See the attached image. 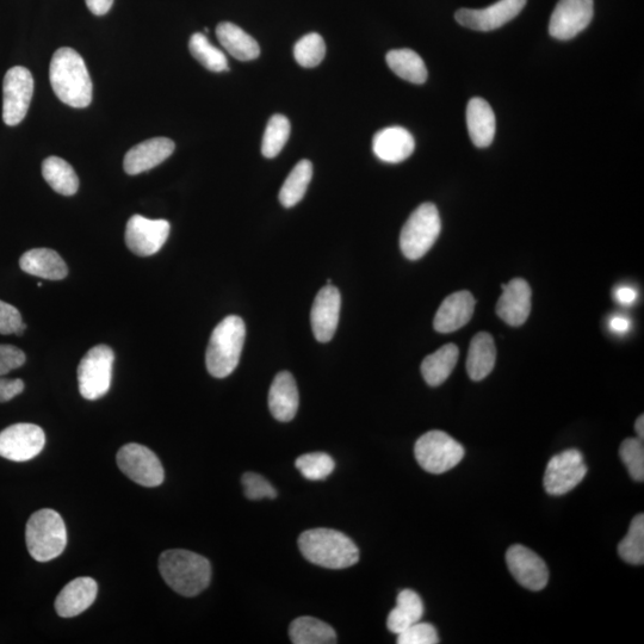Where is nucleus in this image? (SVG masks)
I'll list each match as a JSON object with an SVG mask.
<instances>
[{
    "label": "nucleus",
    "instance_id": "f257e3e1",
    "mask_svg": "<svg viewBox=\"0 0 644 644\" xmlns=\"http://www.w3.org/2000/svg\"><path fill=\"white\" fill-rule=\"evenodd\" d=\"M49 79L55 95L72 108L83 109L92 102V82L88 67L72 48L58 49L49 67Z\"/></svg>",
    "mask_w": 644,
    "mask_h": 644
},
{
    "label": "nucleus",
    "instance_id": "f03ea898",
    "mask_svg": "<svg viewBox=\"0 0 644 644\" xmlns=\"http://www.w3.org/2000/svg\"><path fill=\"white\" fill-rule=\"evenodd\" d=\"M159 571L166 584L184 597L197 596L212 579V566L206 557L182 549L164 551Z\"/></svg>",
    "mask_w": 644,
    "mask_h": 644
},
{
    "label": "nucleus",
    "instance_id": "7ed1b4c3",
    "mask_svg": "<svg viewBox=\"0 0 644 644\" xmlns=\"http://www.w3.org/2000/svg\"><path fill=\"white\" fill-rule=\"evenodd\" d=\"M299 548L307 561L327 569L349 568L359 560V549L354 541L337 530L305 531L299 538Z\"/></svg>",
    "mask_w": 644,
    "mask_h": 644
},
{
    "label": "nucleus",
    "instance_id": "20e7f679",
    "mask_svg": "<svg viewBox=\"0 0 644 644\" xmlns=\"http://www.w3.org/2000/svg\"><path fill=\"white\" fill-rule=\"evenodd\" d=\"M246 338L243 319L229 315L214 328L206 355L209 374L225 379L237 369Z\"/></svg>",
    "mask_w": 644,
    "mask_h": 644
},
{
    "label": "nucleus",
    "instance_id": "39448f33",
    "mask_svg": "<svg viewBox=\"0 0 644 644\" xmlns=\"http://www.w3.org/2000/svg\"><path fill=\"white\" fill-rule=\"evenodd\" d=\"M26 541L30 556L37 562H48L63 554L67 531L57 511L43 509L28 520Z\"/></svg>",
    "mask_w": 644,
    "mask_h": 644
},
{
    "label": "nucleus",
    "instance_id": "423d86ee",
    "mask_svg": "<svg viewBox=\"0 0 644 644\" xmlns=\"http://www.w3.org/2000/svg\"><path fill=\"white\" fill-rule=\"evenodd\" d=\"M441 231V216L435 204H421L402 228L400 234L402 253L410 260L423 258L435 245Z\"/></svg>",
    "mask_w": 644,
    "mask_h": 644
},
{
    "label": "nucleus",
    "instance_id": "0eeeda50",
    "mask_svg": "<svg viewBox=\"0 0 644 644\" xmlns=\"http://www.w3.org/2000/svg\"><path fill=\"white\" fill-rule=\"evenodd\" d=\"M464 448L443 431H430L421 436L414 447L419 466L431 474H444L463 460Z\"/></svg>",
    "mask_w": 644,
    "mask_h": 644
},
{
    "label": "nucleus",
    "instance_id": "6e6552de",
    "mask_svg": "<svg viewBox=\"0 0 644 644\" xmlns=\"http://www.w3.org/2000/svg\"><path fill=\"white\" fill-rule=\"evenodd\" d=\"M114 361V351L107 345H97L83 357L78 367V383L84 399L95 401L109 392Z\"/></svg>",
    "mask_w": 644,
    "mask_h": 644
},
{
    "label": "nucleus",
    "instance_id": "1a4fd4ad",
    "mask_svg": "<svg viewBox=\"0 0 644 644\" xmlns=\"http://www.w3.org/2000/svg\"><path fill=\"white\" fill-rule=\"evenodd\" d=\"M34 95V78L26 67L6 72L3 82V120L5 125H20L27 116Z\"/></svg>",
    "mask_w": 644,
    "mask_h": 644
},
{
    "label": "nucleus",
    "instance_id": "9d476101",
    "mask_svg": "<svg viewBox=\"0 0 644 644\" xmlns=\"http://www.w3.org/2000/svg\"><path fill=\"white\" fill-rule=\"evenodd\" d=\"M117 466L138 485L158 487L164 482L163 464L154 452L144 445L127 444L117 452Z\"/></svg>",
    "mask_w": 644,
    "mask_h": 644
},
{
    "label": "nucleus",
    "instance_id": "9b49d317",
    "mask_svg": "<svg viewBox=\"0 0 644 644\" xmlns=\"http://www.w3.org/2000/svg\"><path fill=\"white\" fill-rule=\"evenodd\" d=\"M586 474L584 456L577 449H569L549 461L544 474V488L548 494L559 497L573 491L584 480Z\"/></svg>",
    "mask_w": 644,
    "mask_h": 644
},
{
    "label": "nucleus",
    "instance_id": "f8f14e48",
    "mask_svg": "<svg viewBox=\"0 0 644 644\" xmlns=\"http://www.w3.org/2000/svg\"><path fill=\"white\" fill-rule=\"evenodd\" d=\"M46 444L40 426L21 423L0 432V457L14 462H27L41 454Z\"/></svg>",
    "mask_w": 644,
    "mask_h": 644
},
{
    "label": "nucleus",
    "instance_id": "ddd939ff",
    "mask_svg": "<svg viewBox=\"0 0 644 644\" xmlns=\"http://www.w3.org/2000/svg\"><path fill=\"white\" fill-rule=\"evenodd\" d=\"M170 222L133 215L126 227V244L136 256L156 255L169 239Z\"/></svg>",
    "mask_w": 644,
    "mask_h": 644
},
{
    "label": "nucleus",
    "instance_id": "4468645a",
    "mask_svg": "<svg viewBox=\"0 0 644 644\" xmlns=\"http://www.w3.org/2000/svg\"><path fill=\"white\" fill-rule=\"evenodd\" d=\"M593 14V0H560L551 15L549 33L556 40H571L588 27Z\"/></svg>",
    "mask_w": 644,
    "mask_h": 644
},
{
    "label": "nucleus",
    "instance_id": "2eb2a0df",
    "mask_svg": "<svg viewBox=\"0 0 644 644\" xmlns=\"http://www.w3.org/2000/svg\"><path fill=\"white\" fill-rule=\"evenodd\" d=\"M526 2L528 0H499L498 3L486 9L458 10L455 17L464 28L478 30V32H492L516 18L525 8Z\"/></svg>",
    "mask_w": 644,
    "mask_h": 644
},
{
    "label": "nucleus",
    "instance_id": "dca6fc26",
    "mask_svg": "<svg viewBox=\"0 0 644 644\" xmlns=\"http://www.w3.org/2000/svg\"><path fill=\"white\" fill-rule=\"evenodd\" d=\"M507 567L513 578L530 591H541L548 585L549 571L540 556L534 551L516 544L507 550Z\"/></svg>",
    "mask_w": 644,
    "mask_h": 644
},
{
    "label": "nucleus",
    "instance_id": "f3484780",
    "mask_svg": "<svg viewBox=\"0 0 644 644\" xmlns=\"http://www.w3.org/2000/svg\"><path fill=\"white\" fill-rule=\"evenodd\" d=\"M340 308H342V296L339 290L332 284H327L315 297L311 321L314 337L320 343H328L336 334Z\"/></svg>",
    "mask_w": 644,
    "mask_h": 644
},
{
    "label": "nucleus",
    "instance_id": "a211bd4d",
    "mask_svg": "<svg viewBox=\"0 0 644 644\" xmlns=\"http://www.w3.org/2000/svg\"><path fill=\"white\" fill-rule=\"evenodd\" d=\"M503 295L497 303V314L507 325L518 327L525 324L531 313L532 291L523 278H515L503 284Z\"/></svg>",
    "mask_w": 644,
    "mask_h": 644
},
{
    "label": "nucleus",
    "instance_id": "6ab92c4d",
    "mask_svg": "<svg viewBox=\"0 0 644 644\" xmlns=\"http://www.w3.org/2000/svg\"><path fill=\"white\" fill-rule=\"evenodd\" d=\"M175 142L167 138H153L141 142L126 154L123 167L130 176L150 171L164 163L175 152Z\"/></svg>",
    "mask_w": 644,
    "mask_h": 644
},
{
    "label": "nucleus",
    "instance_id": "aec40b11",
    "mask_svg": "<svg viewBox=\"0 0 644 644\" xmlns=\"http://www.w3.org/2000/svg\"><path fill=\"white\" fill-rule=\"evenodd\" d=\"M476 301L469 291H457L439 307L433 327L439 333H452L466 326L473 318Z\"/></svg>",
    "mask_w": 644,
    "mask_h": 644
},
{
    "label": "nucleus",
    "instance_id": "412c9836",
    "mask_svg": "<svg viewBox=\"0 0 644 644\" xmlns=\"http://www.w3.org/2000/svg\"><path fill=\"white\" fill-rule=\"evenodd\" d=\"M97 582L91 578H78L68 582L55 600V610L60 617L72 618L88 610L97 598Z\"/></svg>",
    "mask_w": 644,
    "mask_h": 644
},
{
    "label": "nucleus",
    "instance_id": "4be33fe9",
    "mask_svg": "<svg viewBox=\"0 0 644 644\" xmlns=\"http://www.w3.org/2000/svg\"><path fill=\"white\" fill-rule=\"evenodd\" d=\"M416 148V141L407 129L388 127L374 136L375 156L385 163L398 164L410 158Z\"/></svg>",
    "mask_w": 644,
    "mask_h": 644
},
{
    "label": "nucleus",
    "instance_id": "5701e85b",
    "mask_svg": "<svg viewBox=\"0 0 644 644\" xmlns=\"http://www.w3.org/2000/svg\"><path fill=\"white\" fill-rule=\"evenodd\" d=\"M299 404V389L294 376L288 371H282L275 377L269 392V408L272 417L287 423L295 418Z\"/></svg>",
    "mask_w": 644,
    "mask_h": 644
},
{
    "label": "nucleus",
    "instance_id": "b1692460",
    "mask_svg": "<svg viewBox=\"0 0 644 644\" xmlns=\"http://www.w3.org/2000/svg\"><path fill=\"white\" fill-rule=\"evenodd\" d=\"M20 266L27 274L49 281L64 280L68 274L64 259L51 249H34L24 253Z\"/></svg>",
    "mask_w": 644,
    "mask_h": 644
},
{
    "label": "nucleus",
    "instance_id": "393cba45",
    "mask_svg": "<svg viewBox=\"0 0 644 644\" xmlns=\"http://www.w3.org/2000/svg\"><path fill=\"white\" fill-rule=\"evenodd\" d=\"M467 126L470 139L479 148L492 144L495 135L494 111L485 99H470L467 107Z\"/></svg>",
    "mask_w": 644,
    "mask_h": 644
},
{
    "label": "nucleus",
    "instance_id": "a878e982",
    "mask_svg": "<svg viewBox=\"0 0 644 644\" xmlns=\"http://www.w3.org/2000/svg\"><path fill=\"white\" fill-rule=\"evenodd\" d=\"M497 361V348L494 339L487 332H480L469 346L467 371L473 381H482L492 373Z\"/></svg>",
    "mask_w": 644,
    "mask_h": 644
},
{
    "label": "nucleus",
    "instance_id": "bb28decb",
    "mask_svg": "<svg viewBox=\"0 0 644 644\" xmlns=\"http://www.w3.org/2000/svg\"><path fill=\"white\" fill-rule=\"evenodd\" d=\"M216 36H218L221 46L235 59L251 61L259 57L258 42L231 22L220 23L216 28Z\"/></svg>",
    "mask_w": 644,
    "mask_h": 644
},
{
    "label": "nucleus",
    "instance_id": "cd10ccee",
    "mask_svg": "<svg viewBox=\"0 0 644 644\" xmlns=\"http://www.w3.org/2000/svg\"><path fill=\"white\" fill-rule=\"evenodd\" d=\"M423 615L424 604L419 594L412 590H404L399 593L396 606L389 613L387 627L392 633L399 635L420 622Z\"/></svg>",
    "mask_w": 644,
    "mask_h": 644
},
{
    "label": "nucleus",
    "instance_id": "c85d7f7f",
    "mask_svg": "<svg viewBox=\"0 0 644 644\" xmlns=\"http://www.w3.org/2000/svg\"><path fill=\"white\" fill-rule=\"evenodd\" d=\"M460 357V350L455 344L444 345L443 348L427 356L421 364V374L427 385L441 386L449 379Z\"/></svg>",
    "mask_w": 644,
    "mask_h": 644
},
{
    "label": "nucleus",
    "instance_id": "c756f323",
    "mask_svg": "<svg viewBox=\"0 0 644 644\" xmlns=\"http://www.w3.org/2000/svg\"><path fill=\"white\" fill-rule=\"evenodd\" d=\"M289 636L295 644H332L337 642L336 631L325 622L313 617L296 618L290 624Z\"/></svg>",
    "mask_w": 644,
    "mask_h": 644
},
{
    "label": "nucleus",
    "instance_id": "7c9ffc66",
    "mask_svg": "<svg viewBox=\"0 0 644 644\" xmlns=\"http://www.w3.org/2000/svg\"><path fill=\"white\" fill-rule=\"evenodd\" d=\"M42 175L54 191L73 196L79 189V178L73 167L59 157H49L42 164Z\"/></svg>",
    "mask_w": 644,
    "mask_h": 644
},
{
    "label": "nucleus",
    "instance_id": "2f4dec72",
    "mask_svg": "<svg viewBox=\"0 0 644 644\" xmlns=\"http://www.w3.org/2000/svg\"><path fill=\"white\" fill-rule=\"evenodd\" d=\"M387 64L396 76L413 84H424L427 68L420 55L411 49H395L387 54Z\"/></svg>",
    "mask_w": 644,
    "mask_h": 644
},
{
    "label": "nucleus",
    "instance_id": "473e14b6",
    "mask_svg": "<svg viewBox=\"0 0 644 644\" xmlns=\"http://www.w3.org/2000/svg\"><path fill=\"white\" fill-rule=\"evenodd\" d=\"M313 177V165L309 160H301L291 170L287 181L280 191V202L283 207H295L306 195L309 183Z\"/></svg>",
    "mask_w": 644,
    "mask_h": 644
},
{
    "label": "nucleus",
    "instance_id": "72a5a7b5",
    "mask_svg": "<svg viewBox=\"0 0 644 644\" xmlns=\"http://www.w3.org/2000/svg\"><path fill=\"white\" fill-rule=\"evenodd\" d=\"M189 49L193 57L207 70L212 72L228 71V60L224 52L210 43L202 33L191 36Z\"/></svg>",
    "mask_w": 644,
    "mask_h": 644
},
{
    "label": "nucleus",
    "instance_id": "f704fd0d",
    "mask_svg": "<svg viewBox=\"0 0 644 644\" xmlns=\"http://www.w3.org/2000/svg\"><path fill=\"white\" fill-rule=\"evenodd\" d=\"M618 554L625 562L630 565H643L644 562V516L637 515L630 528L627 536L619 543Z\"/></svg>",
    "mask_w": 644,
    "mask_h": 644
},
{
    "label": "nucleus",
    "instance_id": "c9c22d12",
    "mask_svg": "<svg viewBox=\"0 0 644 644\" xmlns=\"http://www.w3.org/2000/svg\"><path fill=\"white\" fill-rule=\"evenodd\" d=\"M290 135V122L286 116L274 115L266 126L262 153L265 158H276L286 146Z\"/></svg>",
    "mask_w": 644,
    "mask_h": 644
},
{
    "label": "nucleus",
    "instance_id": "e433bc0d",
    "mask_svg": "<svg viewBox=\"0 0 644 644\" xmlns=\"http://www.w3.org/2000/svg\"><path fill=\"white\" fill-rule=\"evenodd\" d=\"M295 466L300 470L303 478L312 481L325 480L333 473L336 463L325 452H313L297 458Z\"/></svg>",
    "mask_w": 644,
    "mask_h": 644
},
{
    "label": "nucleus",
    "instance_id": "4c0bfd02",
    "mask_svg": "<svg viewBox=\"0 0 644 644\" xmlns=\"http://www.w3.org/2000/svg\"><path fill=\"white\" fill-rule=\"evenodd\" d=\"M326 54L324 39L317 34L311 33L303 36L296 42L294 57L302 67L312 68L320 65Z\"/></svg>",
    "mask_w": 644,
    "mask_h": 644
},
{
    "label": "nucleus",
    "instance_id": "58836bf2",
    "mask_svg": "<svg viewBox=\"0 0 644 644\" xmlns=\"http://www.w3.org/2000/svg\"><path fill=\"white\" fill-rule=\"evenodd\" d=\"M622 461L627 467L628 472L635 481L643 482L644 480V445L643 439L628 438L619 449Z\"/></svg>",
    "mask_w": 644,
    "mask_h": 644
},
{
    "label": "nucleus",
    "instance_id": "ea45409f",
    "mask_svg": "<svg viewBox=\"0 0 644 644\" xmlns=\"http://www.w3.org/2000/svg\"><path fill=\"white\" fill-rule=\"evenodd\" d=\"M438 642L437 630L429 623L418 622L398 635L399 644H436Z\"/></svg>",
    "mask_w": 644,
    "mask_h": 644
},
{
    "label": "nucleus",
    "instance_id": "a19ab883",
    "mask_svg": "<svg viewBox=\"0 0 644 644\" xmlns=\"http://www.w3.org/2000/svg\"><path fill=\"white\" fill-rule=\"evenodd\" d=\"M243 486L246 498L250 500L275 499L277 495L275 487L262 475L256 473L244 474Z\"/></svg>",
    "mask_w": 644,
    "mask_h": 644
},
{
    "label": "nucleus",
    "instance_id": "79ce46f5",
    "mask_svg": "<svg viewBox=\"0 0 644 644\" xmlns=\"http://www.w3.org/2000/svg\"><path fill=\"white\" fill-rule=\"evenodd\" d=\"M26 328L20 311L9 303L0 301V334L22 336Z\"/></svg>",
    "mask_w": 644,
    "mask_h": 644
},
{
    "label": "nucleus",
    "instance_id": "37998d69",
    "mask_svg": "<svg viewBox=\"0 0 644 644\" xmlns=\"http://www.w3.org/2000/svg\"><path fill=\"white\" fill-rule=\"evenodd\" d=\"M26 354L14 345H0V376L9 374L11 370L23 367Z\"/></svg>",
    "mask_w": 644,
    "mask_h": 644
},
{
    "label": "nucleus",
    "instance_id": "c03bdc74",
    "mask_svg": "<svg viewBox=\"0 0 644 644\" xmlns=\"http://www.w3.org/2000/svg\"><path fill=\"white\" fill-rule=\"evenodd\" d=\"M24 382L20 379H5L0 376V402H8L23 393Z\"/></svg>",
    "mask_w": 644,
    "mask_h": 644
},
{
    "label": "nucleus",
    "instance_id": "a18cd8bd",
    "mask_svg": "<svg viewBox=\"0 0 644 644\" xmlns=\"http://www.w3.org/2000/svg\"><path fill=\"white\" fill-rule=\"evenodd\" d=\"M89 10L96 16H104L113 8L114 0H85Z\"/></svg>",
    "mask_w": 644,
    "mask_h": 644
},
{
    "label": "nucleus",
    "instance_id": "49530a36",
    "mask_svg": "<svg viewBox=\"0 0 644 644\" xmlns=\"http://www.w3.org/2000/svg\"><path fill=\"white\" fill-rule=\"evenodd\" d=\"M616 299L622 305H633L637 299V293L634 288L621 287L616 291Z\"/></svg>",
    "mask_w": 644,
    "mask_h": 644
},
{
    "label": "nucleus",
    "instance_id": "de8ad7c7",
    "mask_svg": "<svg viewBox=\"0 0 644 644\" xmlns=\"http://www.w3.org/2000/svg\"><path fill=\"white\" fill-rule=\"evenodd\" d=\"M630 327V320L623 317V315H615V317L610 320V328L615 333H627L630 330Z\"/></svg>",
    "mask_w": 644,
    "mask_h": 644
},
{
    "label": "nucleus",
    "instance_id": "09e8293b",
    "mask_svg": "<svg viewBox=\"0 0 644 644\" xmlns=\"http://www.w3.org/2000/svg\"><path fill=\"white\" fill-rule=\"evenodd\" d=\"M635 430L640 439L644 438V417L640 416L636 420Z\"/></svg>",
    "mask_w": 644,
    "mask_h": 644
}]
</instances>
